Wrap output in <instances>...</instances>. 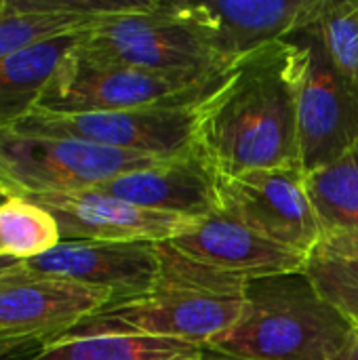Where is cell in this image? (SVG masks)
<instances>
[{
    "mask_svg": "<svg viewBox=\"0 0 358 360\" xmlns=\"http://www.w3.org/2000/svg\"><path fill=\"white\" fill-rule=\"evenodd\" d=\"M0 257H6L4 255V249H2V238H0Z\"/></svg>",
    "mask_w": 358,
    "mask_h": 360,
    "instance_id": "cell-29",
    "label": "cell"
},
{
    "mask_svg": "<svg viewBox=\"0 0 358 360\" xmlns=\"http://www.w3.org/2000/svg\"><path fill=\"white\" fill-rule=\"evenodd\" d=\"M196 103L97 114L30 112L11 131L27 137L78 139L106 148L171 158L194 148Z\"/></svg>",
    "mask_w": 358,
    "mask_h": 360,
    "instance_id": "cell-7",
    "label": "cell"
},
{
    "mask_svg": "<svg viewBox=\"0 0 358 360\" xmlns=\"http://www.w3.org/2000/svg\"><path fill=\"white\" fill-rule=\"evenodd\" d=\"M171 6L228 68L236 59L308 27L319 0H209L171 2Z\"/></svg>",
    "mask_w": 358,
    "mask_h": 360,
    "instance_id": "cell-10",
    "label": "cell"
},
{
    "mask_svg": "<svg viewBox=\"0 0 358 360\" xmlns=\"http://www.w3.org/2000/svg\"><path fill=\"white\" fill-rule=\"evenodd\" d=\"M19 262L17 259H13V257H0V274L2 272H6L8 268H13V266H17Z\"/></svg>",
    "mask_w": 358,
    "mask_h": 360,
    "instance_id": "cell-27",
    "label": "cell"
},
{
    "mask_svg": "<svg viewBox=\"0 0 358 360\" xmlns=\"http://www.w3.org/2000/svg\"><path fill=\"white\" fill-rule=\"evenodd\" d=\"M302 272L358 331V228L323 234L306 255Z\"/></svg>",
    "mask_w": 358,
    "mask_h": 360,
    "instance_id": "cell-19",
    "label": "cell"
},
{
    "mask_svg": "<svg viewBox=\"0 0 358 360\" xmlns=\"http://www.w3.org/2000/svg\"><path fill=\"white\" fill-rule=\"evenodd\" d=\"M95 190L148 211L181 217L200 219L219 211L217 175L194 148L124 173Z\"/></svg>",
    "mask_w": 358,
    "mask_h": 360,
    "instance_id": "cell-15",
    "label": "cell"
},
{
    "mask_svg": "<svg viewBox=\"0 0 358 360\" xmlns=\"http://www.w3.org/2000/svg\"><path fill=\"white\" fill-rule=\"evenodd\" d=\"M4 152L23 198L44 192L95 190L124 173L152 167L165 158L106 148L78 139L27 137L13 131L4 137Z\"/></svg>",
    "mask_w": 358,
    "mask_h": 360,
    "instance_id": "cell-9",
    "label": "cell"
},
{
    "mask_svg": "<svg viewBox=\"0 0 358 360\" xmlns=\"http://www.w3.org/2000/svg\"><path fill=\"white\" fill-rule=\"evenodd\" d=\"M11 198H13V196H8L6 192H2V190H0V207H2V205H6Z\"/></svg>",
    "mask_w": 358,
    "mask_h": 360,
    "instance_id": "cell-28",
    "label": "cell"
},
{
    "mask_svg": "<svg viewBox=\"0 0 358 360\" xmlns=\"http://www.w3.org/2000/svg\"><path fill=\"white\" fill-rule=\"evenodd\" d=\"M158 249L160 274L148 295L110 304L65 335L137 333L207 348L230 331L243 314L249 278L203 266L169 243Z\"/></svg>",
    "mask_w": 358,
    "mask_h": 360,
    "instance_id": "cell-2",
    "label": "cell"
},
{
    "mask_svg": "<svg viewBox=\"0 0 358 360\" xmlns=\"http://www.w3.org/2000/svg\"><path fill=\"white\" fill-rule=\"evenodd\" d=\"M6 133H8L6 129H0V190L6 192L13 198H17V196L23 198V188L15 179L13 169H11V162H8L6 152H4V137H6Z\"/></svg>",
    "mask_w": 358,
    "mask_h": 360,
    "instance_id": "cell-24",
    "label": "cell"
},
{
    "mask_svg": "<svg viewBox=\"0 0 358 360\" xmlns=\"http://www.w3.org/2000/svg\"><path fill=\"white\" fill-rule=\"evenodd\" d=\"M217 198L219 213L302 255H308L323 236L302 167L217 175Z\"/></svg>",
    "mask_w": 358,
    "mask_h": 360,
    "instance_id": "cell-8",
    "label": "cell"
},
{
    "mask_svg": "<svg viewBox=\"0 0 358 360\" xmlns=\"http://www.w3.org/2000/svg\"><path fill=\"white\" fill-rule=\"evenodd\" d=\"M49 342L32 335H2L0 333V360H21L36 354Z\"/></svg>",
    "mask_w": 358,
    "mask_h": 360,
    "instance_id": "cell-23",
    "label": "cell"
},
{
    "mask_svg": "<svg viewBox=\"0 0 358 360\" xmlns=\"http://www.w3.org/2000/svg\"><path fill=\"white\" fill-rule=\"evenodd\" d=\"M302 171L317 169L358 143V89L327 57L312 27L289 38Z\"/></svg>",
    "mask_w": 358,
    "mask_h": 360,
    "instance_id": "cell-6",
    "label": "cell"
},
{
    "mask_svg": "<svg viewBox=\"0 0 358 360\" xmlns=\"http://www.w3.org/2000/svg\"><path fill=\"white\" fill-rule=\"evenodd\" d=\"M304 186L323 234L358 228V143L342 156L304 171Z\"/></svg>",
    "mask_w": 358,
    "mask_h": 360,
    "instance_id": "cell-20",
    "label": "cell"
},
{
    "mask_svg": "<svg viewBox=\"0 0 358 360\" xmlns=\"http://www.w3.org/2000/svg\"><path fill=\"white\" fill-rule=\"evenodd\" d=\"M82 34H63L0 59V129L11 131L36 108L44 86Z\"/></svg>",
    "mask_w": 358,
    "mask_h": 360,
    "instance_id": "cell-17",
    "label": "cell"
},
{
    "mask_svg": "<svg viewBox=\"0 0 358 360\" xmlns=\"http://www.w3.org/2000/svg\"><path fill=\"white\" fill-rule=\"evenodd\" d=\"M205 348L169 338L101 333L57 338L21 360H200Z\"/></svg>",
    "mask_w": 358,
    "mask_h": 360,
    "instance_id": "cell-18",
    "label": "cell"
},
{
    "mask_svg": "<svg viewBox=\"0 0 358 360\" xmlns=\"http://www.w3.org/2000/svg\"><path fill=\"white\" fill-rule=\"evenodd\" d=\"M194 150L215 175L300 167L289 40L222 70L196 103Z\"/></svg>",
    "mask_w": 358,
    "mask_h": 360,
    "instance_id": "cell-1",
    "label": "cell"
},
{
    "mask_svg": "<svg viewBox=\"0 0 358 360\" xmlns=\"http://www.w3.org/2000/svg\"><path fill=\"white\" fill-rule=\"evenodd\" d=\"M27 270L101 289L114 304L148 295L160 274L158 243L61 240L53 251L21 262Z\"/></svg>",
    "mask_w": 358,
    "mask_h": 360,
    "instance_id": "cell-12",
    "label": "cell"
},
{
    "mask_svg": "<svg viewBox=\"0 0 358 360\" xmlns=\"http://www.w3.org/2000/svg\"><path fill=\"white\" fill-rule=\"evenodd\" d=\"M76 51L97 63L160 74L213 76L226 70L171 2L158 0H122L84 30Z\"/></svg>",
    "mask_w": 358,
    "mask_h": 360,
    "instance_id": "cell-4",
    "label": "cell"
},
{
    "mask_svg": "<svg viewBox=\"0 0 358 360\" xmlns=\"http://www.w3.org/2000/svg\"><path fill=\"white\" fill-rule=\"evenodd\" d=\"M357 329L304 272L253 278L236 325L205 350L249 360H338Z\"/></svg>",
    "mask_w": 358,
    "mask_h": 360,
    "instance_id": "cell-3",
    "label": "cell"
},
{
    "mask_svg": "<svg viewBox=\"0 0 358 360\" xmlns=\"http://www.w3.org/2000/svg\"><path fill=\"white\" fill-rule=\"evenodd\" d=\"M338 360H358V331L354 333V338L350 340V344L346 346V350L340 354Z\"/></svg>",
    "mask_w": 358,
    "mask_h": 360,
    "instance_id": "cell-25",
    "label": "cell"
},
{
    "mask_svg": "<svg viewBox=\"0 0 358 360\" xmlns=\"http://www.w3.org/2000/svg\"><path fill=\"white\" fill-rule=\"evenodd\" d=\"M167 243L203 266L249 281L295 274L304 270L306 262V255L260 236L219 211L200 217L190 230Z\"/></svg>",
    "mask_w": 358,
    "mask_h": 360,
    "instance_id": "cell-14",
    "label": "cell"
},
{
    "mask_svg": "<svg viewBox=\"0 0 358 360\" xmlns=\"http://www.w3.org/2000/svg\"><path fill=\"white\" fill-rule=\"evenodd\" d=\"M335 70L358 89V0H319L312 23Z\"/></svg>",
    "mask_w": 358,
    "mask_h": 360,
    "instance_id": "cell-22",
    "label": "cell"
},
{
    "mask_svg": "<svg viewBox=\"0 0 358 360\" xmlns=\"http://www.w3.org/2000/svg\"><path fill=\"white\" fill-rule=\"evenodd\" d=\"M114 304V297L74 281L38 274L21 262L0 274V333L53 342Z\"/></svg>",
    "mask_w": 358,
    "mask_h": 360,
    "instance_id": "cell-11",
    "label": "cell"
},
{
    "mask_svg": "<svg viewBox=\"0 0 358 360\" xmlns=\"http://www.w3.org/2000/svg\"><path fill=\"white\" fill-rule=\"evenodd\" d=\"M25 198L55 217L63 240L167 243L198 221L194 217L148 211L99 190L44 192Z\"/></svg>",
    "mask_w": 358,
    "mask_h": 360,
    "instance_id": "cell-13",
    "label": "cell"
},
{
    "mask_svg": "<svg viewBox=\"0 0 358 360\" xmlns=\"http://www.w3.org/2000/svg\"><path fill=\"white\" fill-rule=\"evenodd\" d=\"M200 360H249V359H236V356H226V354H219V352H213V350H205Z\"/></svg>",
    "mask_w": 358,
    "mask_h": 360,
    "instance_id": "cell-26",
    "label": "cell"
},
{
    "mask_svg": "<svg viewBox=\"0 0 358 360\" xmlns=\"http://www.w3.org/2000/svg\"><path fill=\"white\" fill-rule=\"evenodd\" d=\"M2 4H4V0H0V8H2Z\"/></svg>",
    "mask_w": 358,
    "mask_h": 360,
    "instance_id": "cell-30",
    "label": "cell"
},
{
    "mask_svg": "<svg viewBox=\"0 0 358 360\" xmlns=\"http://www.w3.org/2000/svg\"><path fill=\"white\" fill-rule=\"evenodd\" d=\"M0 238L4 255L17 262L40 257L63 240L55 217L19 196L0 207Z\"/></svg>",
    "mask_w": 358,
    "mask_h": 360,
    "instance_id": "cell-21",
    "label": "cell"
},
{
    "mask_svg": "<svg viewBox=\"0 0 358 360\" xmlns=\"http://www.w3.org/2000/svg\"><path fill=\"white\" fill-rule=\"evenodd\" d=\"M122 0H4L0 8V59L32 44L89 30Z\"/></svg>",
    "mask_w": 358,
    "mask_h": 360,
    "instance_id": "cell-16",
    "label": "cell"
},
{
    "mask_svg": "<svg viewBox=\"0 0 358 360\" xmlns=\"http://www.w3.org/2000/svg\"><path fill=\"white\" fill-rule=\"evenodd\" d=\"M215 76L217 74H160L97 63L74 49L61 61L32 112L97 114L171 103H196Z\"/></svg>",
    "mask_w": 358,
    "mask_h": 360,
    "instance_id": "cell-5",
    "label": "cell"
}]
</instances>
